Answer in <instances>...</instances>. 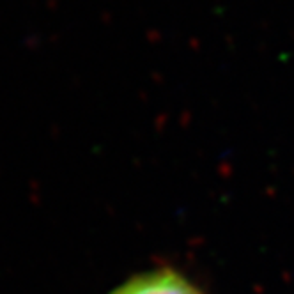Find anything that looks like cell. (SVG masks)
<instances>
[{"instance_id": "6da1fadb", "label": "cell", "mask_w": 294, "mask_h": 294, "mask_svg": "<svg viewBox=\"0 0 294 294\" xmlns=\"http://www.w3.org/2000/svg\"><path fill=\"white\" fill-rule=\"evenodd\" d=\"M110 294H204V290L183 273L162 268L131 276Z\"/></svg>"}]
</instances>
